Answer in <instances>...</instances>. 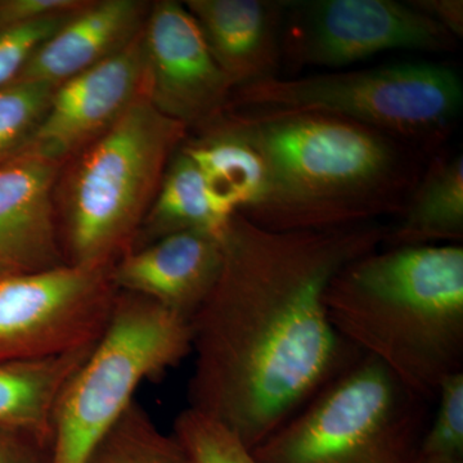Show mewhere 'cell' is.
Listing matches in <instances>:
<instances>
[{
    "mask_svg": "<svg viewBox=\"0 0 463 463\" xmlns=\"http://www.w3.org/2000/svg\"><path fill=\"white\" fill-rule=\"evenodd\" d=\"M173 435L191 463H259L227 426L191 407L176 416Z\"/></svg>",
    "mask_w": 463,
    "mask_h": 463,
    "instance_id": "21",
    "label": "cell"
},
{
    "mask_svg": "<svg viewBox=\"0 0 463 463\" xmlns=\"http://www.w3.org/2000/svg\"><path fill=\"white\" fill-rule=\"evenodd\" d=\"M203 129V136L183 146L181 151L199 167L213 199L227 214H245L264 194L263 158L223 115Z\"/></svg>",
    "mask_w": 463,
    "mask_h": 463,
    "instance_id": "18",
    "label": "cell"
},
{
    "mask_svg": "<svg viewBox=\"0 0 463 463\" xmlns=\"http://www.w3.org/2000/svg\"><path fill=\"white\" fill-rule=\"evenodd\" d=\"M462 103V79L455 69L407 62L304 78L277 76L234 90L225 112L337 116L430 155L448 138Z\"/></svg>",
    "mask_w": 463,
    "mask_h": 463,
    "instance_id": "5",
    "label": "cell"
},
{
    "mask_svg": "<svg viewBox=\"0 0 463 463\" xmlns=\"http://www.w3.org/2000/svg\"><path fill=\"white\" fill-rule=\"evenodd\" d=\"M223 118L263 158V197L243 215L265 230H334L399 215L428 164L425 152L337 116Z\"/></svg>",
    "mask_w": 463,
    "mask_h": 463,
    "instance_id": "2",
    "label": "cell"
},
{
    "mask_svg": "<svg viewBox=\"0 0 463 463\" xmlns=\"http://www.w3.org/2000/svg\"><path fill=\"white\" fill-rule=\"evenodd\" d=\"M60 163L17 155L0 165V268L33 273L66 264L54 223Z\"/></svg>",
    "mask_w": 463,
    "mask_h": 463,
    "instance_id": "13",
    "label": "cell"
},
{
    "mask_svg": "<svg viewBox=\"0 0 463 463\" xmlns=\"http://www.w3.org/2000/svg\"><path fill=\"white\" fill-rule=\"evenodd\" d=\"M388 230L371 222L279 232L232 216L218 281L191 319L188 407L252 450L352 367L364 354L335 330L326 292Z\"/></svg>",
    "mask_w": 463,
    "mask_h": 463,
    "instance_id": "1",
    "label": "cell"
},
{
    "mask_svg": "<svg viewBox=\"0 0 463 463\" xmlns=\"http://www.w3.org/2000/svg\"><path fill=\"white\" fill-rule=\"evenodd\" d=\"M148 5L139 0L88 2L30 58L17 80L57 88L127 48L141 33Z\"/></svg>",
    "mask_w": 463,
    "mask_h": 463,
    "instance_id": "15",
    "label": "cell"
},
{
    "mask_svg": "<svg viewBox=\"0 0 463 463\" xmlns=\"http://www.w3.org/2000/svg\"><path fill=\"white\" fill-rule=\"evenodd\" d=\"M51 448L42 446L36 441L20 443L0 435V463H51Z\"/></svg>",
    "mask_w": 463,
    "mask_h": 463,
    "instance_id": "26",
    "label": "cell"
},
{
    "mask_svg": "<svg viewBox=\"0 0 463 463\" xmlns=\"http://www.w3.org/2000/svg\"><path fill=\"white\" fill-rule=\"evenodd\" d=\"M326 307L347 343L431 404L463 371L462 245L373 250L332 279Z\"/></svg>",
    "mask_w": 463,
    "mask_h": 463,
    "instance_id": "3",
    "label": "cell"
},
{
    "mask_svg": "<svg viewBox=\"0 0 463 463\" xmlns=\"http://www.w3.org/2000/svg\"><path fill=\"white\" fill-rule=\"evenodd\" d=\"M222 237L181 232L129 250L112 265V282L191 321L221 274Z\"/></svg>",
    "mask_w": 463,
    "mask_h": 463,
    "instance_id": "12",
    "label": "cell"
},
{
    "mask_svg": "<svg viewBox=\"0 0 463 463\" xmlns=\"http://www.w3.org/2000/svg\"><path fill=\"white\" fill-rule=\"evenodd\" d=\"M142 39L145 96L158 112L188 129L206 127L227 111L233 84L183 3H155Z\"/></svg>",
    "mask_w": 463,
    "mask_h": 463,
    "instance_id": "10",
    "label": "cell"
},
{
    "mask_svg": "<svg viewBox=\"0 0 463 463\" xmlns=\"http://www.w3.org/2000/svg\"><path fill=\"white\" fill-rule=\"evenodd\" d=\"M185 130L142 94L90 143L67 192L70 263L108 267L129 251Z\"/></svg>",
    "mask_w": 463,
    "mask_h": 463,
    "instance_id": "4",
    "label": "cell"
},
{
    "mask_svg": "<svg viewBox=\"0 0 463 463\" xmlns=\"http://www.w3.org/2000/svg\"><path fill=\"white\" fill-rule=\"evenodd\" d=\"M56 88L41 81L16 80L0 88V157L23 149L50 108Z\"/></svg>",
    "mask_w": 463,
    "mask_h": 463,
    "instance_id": "22",
    "label": "cell"
},
{
    "mask_svg": "<svg viewBox=\"0 0 463 463\" xmlns=\"http://www.w3.org/2000/svg\"><path fill=\"white\" fill-rule=\"evenodd\" d=\"M83 8V7H81ZM80 9V8H79ZM79 9L38 18L0 32V88L14 83L43 43Z\"/></svg>",
    "mask_w": 463,
    "mask_h": 463,
    "instance_id": "24",
    "label": "cell"
},
{
    "mask_svg": "<svg viewBox=\"0 0 463 463\" xmlns=\"http://www.w3.org/2000/svg\"><path fill=\"white\" fill-rule=\"evenodd\" d=\"M183 5L234 90L277 78L286 0H187Z\"/></svg>",
    "mask_w": 463,
    "mask_h": 463,
    "instance_id": "14",
    "label": "cell"
},
{
    "mask_svg": "<svg viewBox=\"0 0 463 463\" xmlns=\"http://www.w3.org/2000/svg\"><path fill=\"white\" fill-rule=\"evenodd\" d=\"M435 403L416 463H463V371L443 381Z\"/></svg>",
    "mask_w": 463,
    "mask_h": 463,
    "instance_id": "23",
    "label": "cell"
},
{
    "mask_svg": "<svg viewBox=\"0 0 463 463\" xmlns=\"http://www.w3.org/2000/svg\"><path fill=\"white\" fill-rule=\"evenodd\" d=\"M9 274H12V273H9V272H7V270L3 269V268H0V279H5V277L9 276Z\"/></svg>",
    "mask_w": 463,
    "mask_h": 463,
    "instance_id": "27",
    "label": "cell"
},
{
    "mask_svg": "<svg viewBox=\"0 0 463 463\" xmlns=\"http://www.w3.org/2000/svg\"><path fill=\"white\" fill-rule=\"evenodd\" d=\"M458 41L410 2L289 0L281 33L291 66L340 67L389 51L447 53Z\"/></svg>",
    "mask_w": 463,
    "mask_h": 463,
    "instance_id": "9",
    "label": "cell"
},
{
    "mask_svg": "<svg viewBox=\"0 0 463 463\" xmlns=\"http://www.w3.org/2000/svg\"><path fill=\"white\" fill-rule=\"evenodd\" d=\"M94 345L53 358L0 364V428L52 448L58 399Z\"/></svg>",
    "mask_w": 463,
    "mask_h": 463,
    "instance_id": "17",
    "label": "cell"
},
{
    "mask_svg": "<svg viewBox=\"0 0 463 463\" xmlns=\"http://www.w3.org/2000/svg\"><path fill=\"white\" fill-rule=\"evenodd\" d=\"M410 5L447 30L457 41L462 38V0H412Z\"/></svg>",
    "mask_w": 463,
    "mask_h": 463,
    "instance_id": "25",
    "label": "cell"
},
{
    "mask_svg": "<svg viewBox=\"0 0 463 463\" xmlns=\"http://www.w3.org/2000/svg\"><path fill=\"white\" fill-rule=\"evenodd\" d=\"M112 265L66 263L0 279V364L38 361L94 345L118 289Z\"/></svg>",
    "mask_w": 463,
    "mask_h": 463,
    "instance_id": "8",
    "label": "cell"
},
{
    "mask_svg": "<svg viewBox=\"0 0 463 463\" xmlns=\"http://www.w3.org/2000/svg\"><path fill=\"white\" fill-rule=\"evenodd\" d=\"M87 463H191L174 435L133 401L93 448Z\"/></svg>",
    "mask_w": 463,
    "mask_h": 463,
    "instance_id": "20",
    "label": "cell"
},
{
    "mask_svg": "<svg viewBox=\"0 0 463 463\" xmlns=\"http://www.w3.org/2000/svg\"><path fill=\"white\" fill-rule=\"evenodd\" d=\"M463 156L434 154L383 246L462 245Z\"/></svg>",
    "mask_w": 463,
    "mask_h": 463,
    "instance_id": "16",
    "label": "cell"
},
{
    "mask_svg": "<svg viewBox=\"0 0 463 463\" xmlns=\"http://www.w3.org/2000/svg\"><path fill=\"white\" fill-rule=\"evenodd\" d=\"M233 215L216 203L199 167L179 151L166 167L138 233L148 243L181 232L222 237Z\"/></svg>",
    "mask_w": 463,
    "mask_h": 463,
    "instance_id": "19",
    "label": "cell"
},
{
    "mask_svg": "<svg viewBox=\"0 0 463 463\" xmlns=\"http://www.w3.org/2000/svg\"><path fill=\"white\" fill-rule=\"evenodd\" d=\"M191 354V321L147 298L118 291L105 331L58 399L51 463H87L139 385Z\"/></svg>",
    "mask_w": 463,
    "mask_h": 463,
    "instance_id": "7",
    "label": "cell"
},
{
    "mask_svg": "<svg viewBox=\"0 0 463 463\" xmlns=\"http://www.w3.org/2000/svg\"><path fill=\"white\" fill-rule=\"evenodd\" d=\"M430 407L364 354L252 453L259 463H416Z\"/></svg>",
    "mask_w": 463,
    "mask_h": 463,
    "instance_id": "6",
    "label": "cell"
},
{
    "mask_svg": "<svg viewBox=\"0 0 463 463\" xmlns=\"http://www.w3.org/2000/svg\"><path fill=\"white\" fill-rule=\"evenodd\" d=\"M142 32L115 56L58 85L42 123L14 156L33 155L61 163L96 141L145 94Z\"/></svg>",
    "mask_w": 463,
    "mask_h": 463,
    "instance_id": "11",
    "label": "cell"
}]
</instances>
